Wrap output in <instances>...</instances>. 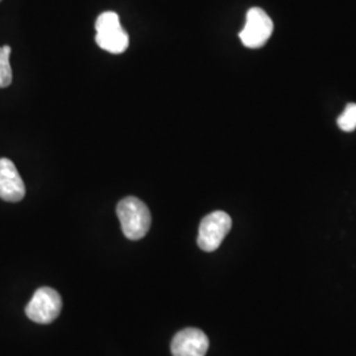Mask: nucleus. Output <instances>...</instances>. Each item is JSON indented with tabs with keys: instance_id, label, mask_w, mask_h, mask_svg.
<instances>
[{
	"instance_id": "5",
	"label": "nucleus",
	"mask_w": 356,
	"mask_h": 356,
	"mask_svg": "<svg viewBox=\"0 0 356 356\" xmlns=\"http://www.w3.org/2000/svg\"><path fill=\"white\" fill-rule=\"evenodd\" d=\"M170 348L173 356H204L209 350V338L204 331L188 327L175 335Z\"/></svg>"
},
{
	"instance_id": "10",
	"label": "nucleus",
	"mask_w": 356,
	"mask_h": 356,
	"mask_svg": "<svg viewBox=\"0 0 356 356\" xmlns=\"http://www.w3.org/2000/svg\"><path fill=\"white\" fill-rule=\"evenodd\" d=\"M119 26H120V22H119L118 13H111V11L101 13L98 16L97 22H95L97 32H103V31H107V29H111V28Z\"/></svg>"
},
{
	"instance_id": "3",
	"label": "nucleus",
	"mask_w": 356,
	"mask_h": 356,
	"mask_svg": "<svg viewBox=\"0 0 356 356\" xmlns=\"http://www.w3.org/2000/svg\"><path fill=\"white\" fill-rule=\"evenodd\" d=\"M232 226L231 216L225 211H214L204 216L200 225L197 243L204 252H213L229 234Z\"/></svg>"
},
{
	"instance_id": "2",
	"label": "nucleus",
	"mask_w": 356,
	"mask_h": 356,
	"mask_svg": "<svg viewBox=\"0 0 356 356\" xmlns=\"http://www.w3.org/2000/svg\"><path fill=\"white\" fill-rule=\"evenodd\" d=\"M63 309L61 296L54 289L44 286L38 289L26 307L28 318L36 323L48 325L57 318Z\"/></svg>"
},
{
	"instance_id": "6",
	"label": "nucleus",
	"mask_w": 356,
	"mask_h": 356,
	"mask_svg": "<svg viewBox=\"0 0 356 356\" xmlns=\"http://www.w3.org/2000/svg\"><path fill=\"white\" fill-rule=\"evenodd\" d=\"M26 195V185L16 166L8 159H0V198L7 202H19Z\"/></svg>"
},
{
	"instance_id": "11",
	"label": "nucleus",
	"mask_w": 356,
	"mask_h": 356,
	"mask_svg": "<svg viewBox=\"0 0 356 356\" xmlns=\"http://www.w3.org/2000/svg\"><path fill=\"white\" fill-rule=\"evenodd\" d=\"M0 1H1V0H0Z\"/></svg>"
},
{
	"instance_id": "8",
	"label": "nucleus",
	"mask_w": 356,
	"mask_h": 356,
	"mask_svg": "<svg viewBox=\"0 0 356 356\" xmlns=\"http://www.w3.org/2000/svg\"><path fill=\"white\" fill-rule=\"evenodd\" d=\"M11 47H0V89H6L13 82V67L10 64Z\"/></svg>"
},
{
	"instance_id": "7",
	"label": "nucleus",
	"mask_w": 356,
	"mask_h": 356,
	"mask_svg": "<svg viewBox=\"0 0 356 356\" xmlns=\"http://www.w3.org/2000/svg\"><path fill=\"white\" fill-rule=\"evenodd\" d=\"M95 41L101 49L113 54L124 53L129 45L128 33L122 26H115L103 32H97Z\"/></svg>"
},
{
	"instance_id": "9",
	"label": "nucleus",
	"mask_w": 356,
	"mask_h": 356,
	"mask_svg": "<svg viewBox=\"0 0 356 356\" xmlns=\"http://www.w3.org/2000/svg\"><path fill=\"white\" fill-rule=\"evenodd\" d=\"M338 126L344 132L356 129V103L347 104L342 115L338 118Z\"/></svg>"
},
{
	"instance_id": "1",
	"label": "nucleus",
	"mask_w": 356,
	"mask_h": 356,
	"mask_svg": "<svg viewBox=\"0 0 356 356\" xmlns=\"http://www.w3.org/2000/svg\"><path fill=\"white\" fill-rule=\"evenodd\" d=\"M124 236L129 241H139L151 229L152 216L148 206L136 197L123 198L116 207Z\"/></svg>"
},
{
	"instance_id": "4",
	"label": "nucleus",
	"mask_w": 356,
	"mask_h": 356,
	"mask_svg": "<svg viewBox=\"0 0 356 356\" xmlns=\"http://www.w3.org/2000/svg\"><path fill=\"white\" fill-rule=\"evenodd\" d=\"M273 33V22L267 13L259 7H254L247 13L245 26L239 38L243 45L251 49H257L266 45L269 38Z\"/></svg>"
}]
</instances>
